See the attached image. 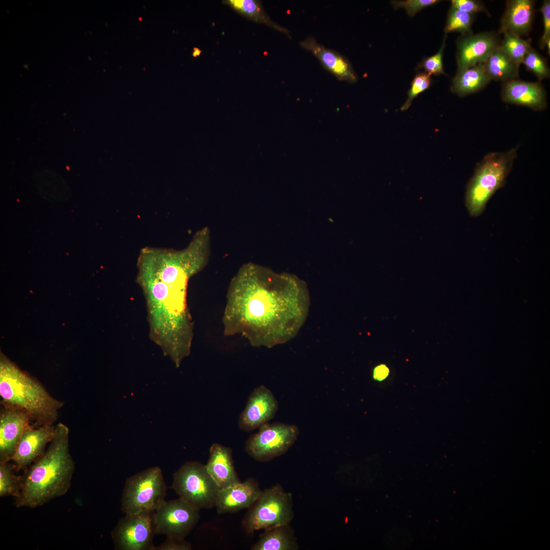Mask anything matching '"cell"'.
<instances>
[{
    "mask_svg": "<svg viewBox=\"0 0 550 550\" xmlns=\"http://www.w3.org/2000/svg\"><path fill=\"white\" fill-rule=\"evenodd\" d=\"M267 274L253 263L243 265L230 284L223 317L225 333L240 334L254 346L275 344L287 319L285 292Z\"/></svg>",
    "mask_w": 550,
    "mask_h": 550,
    "instance_id": "cell-1",
    "label": "cell"
},
{
    "mask_svg": "<svg viewBox=\"0 0 550 550\" xmlns=\"http://www.w3.org/2000/svg\"><path fill=\"white\" fill-rule=\"evenodd\" d=\"M46 451L25 471L15 506L36 508L65 494L75 469L69 449L68 427L59 423Z\"/></svg>",
    "mask_w": 550,
    "mask_h": 550,
    "instance_id": "cell-2",
    "label": "cell"
},
{
    "mask_svg": "<svg viewBox=\"0 0 550 550\" xmlns=\"http://www.w3.org/2000/svg\"><path fill=\"white\" fill-rule=\"evenodd\" d=\"M0 395L4 404L25 411L38 425H52L64 403L1 354Z\"/></svg>",
    "mask_w": 550,
    "mask_h": 550,
    "instance_id": "cell-3",
    "label": "cell"
},
{
    "mask_svg": "<svg viewBox=\"0 0 550 550\" xmlns=\"http://www.w3.org/2000/svg\"><path fill=\"white\" fill-rule=\"evenodd\" d=\"M517 149L518 146L505 152H490L478 162L466 187L465 203L471 216L480 215L489 199L504 186Z\"/></svg>",
    "mask_w": 550,
    "mask_h": 550,
    "instance_id": "cell-4",
    "label": "cell"
},
{
    "mask_svg": "<svg viewBox=\"0 0 550 550\" xmlns=\"http://www.w3.org/2000/svg\"><path fill=\"white\" fill-rule=\"evenodd\" d=\"M167 486L161 470L153 466L128 478L121 499L124 514L155 511L165 501Z\"/></svg>",
    "mask_w": 550,
    "mask_h": 550,
    "instance_id": "cell-5",
    "label": "cell"
},
{
    "mask_svg": "<svg viewBox=\"0 0 550 550\" xmlns=\"http://www.w3.org/2000/svg\"><path fill=\"white\" fill-rule=\"evenodd\" d=\"M248 509L242 526L249 534L260 530L289 525L293 517L292 495L279 484L262 491Z\"/></svg>",
    "mask_w": 550,
    "mask_h": 550,
    "instance_id": "cell-6",
    "label": "cell"
},
{
    "mask_svg": "<svg viewBox=\"0 0 550 550\" xmlns=\"http://www.w3.org/2000/svg\"><path fill=\"white\" fill-rule=\"evenodd\" d=\"M171 488L200 510L215 507L219 490L205 465L194 461L185 462L174 473Z\"/></svg>",
    "mask_w": 550,
    "mask_h": 550,
    "instance_id": "cell-7",
    "label": "cell"
},
{
    "mask_svg": "<svg viewBox=\"0 0 550 550\" xmlns=\"http://www.w3.org/2000/svg\"><path fill=\"white\" fill-rule=\"evenodd\" d=\"M299 434L294 425L267 423L258 428L245 442L248 454L258 461H267L284 454Z\"/></svg>",
    "mask_w": 550,
    "mask_h": 550,
    "instance_id": "cell-8",
    "label": "cell"
},
{
    "mask_svg": "<svg viewBox=\"0 0 550 550\" xmlns=\"http://www.w3.org/2000/svg\"><path fill=\"white\" fill-rule=\"evenodd\" d=\"M154 511L125 514L112 531L116 550H154Z\"/></svg>",
    "mask_w": 550,
    "mask_h": 550,
    "instance_id": "cell-9",
    "label": "cell"
},
{
    "mask_svg": "<svg viewBox=\"0 0 550 550\" xmlns=\"http://www.w3.org/2000/svg\"><path fill=\"white\" fill-rule=\"evenodd\" d=\"M200 510L180 498L166 500L154 511L156 534L185 538L199 521Z\"/></svg>",
    "mask_w": 550,
    "mask_h": 550,
    "instance_id": "cell-10",
    "label": "cell"
},
{
    "mask_svg": "<svg viewBox=\"0 0 550 550\" xmlns=\"http://www.w3.org/2000/svg\"><path fill=\"white\" fill-rule=\"evenodd\" d=\"M500 42L499 35L494 32L461 35L456 42L457 72L484 63Z\"/></svg>",
    "mask_w": 550,
    "mask_h": 550,
    "instance_id": "cell-11",
    "label": "cell"
},
{
    "mask_svg": "<svg viewBox=\"0 0 550 550\" xmlns=\"http://www.w3.org/2000/svg\"><path fill=\"white\" fill-rule=\"evenodd\" d=\"M278 409V403L272 392L265 386H260L249 396L239 417V428L246 432L258 429L274 417Z\"/></svg>",
    "mask_w": 550,
    "mask_h": 550,
    "instance_id": "cell-12",
    "label": "cell"
},
{
    "mask_svg": "<svg viewBox=\"0 0 550 550\" xmlns=\"http://www.w3.org/2000/svg\"><path fill=\"white\" fill-rule=\"evenodd\" d=\"M4 406L0 415V462L10 461L31 419L24 410Z\"/></svg>",
    "mask_w": 550,
    "mask_h": 550,
    "instance_id": "cell-13",
    "label": "cell"
},
{
    "mask_svg": "<svg viewBox=\"0 0 550 550\" xmlns=\"http://www.w3.org/2000/svg\"><path fill=\"white\" fill-rule=\"evenodd\" d=\"M54 431L55 428L50 425H41L37 428L30 426L24 431L10 459L14 462L16 471L26 469L44 453Z\"/></svg>",
    "mask_w": 550,
    "mask_h": 550,
    "instance_id": "cell-14",
    "label": "cell"
},
{
    "mask_svg": "<svg viewBox=\"0 0 550 550\" xmlns=\"http://www.w3.org/2000/svg\"><path fill=\"white\" fill-rule=\"evenodd\" d=\"M501 95L506 103L526 106L535 111H543L547 105L546 91L539 81L517 78L503 82Z\"/></svg>",
    "mask_w": 550,
    "mask_h": 550,
    "instance_id": "cell-15",
    "label": "cell"
},
{
    "mask_svg": "<svg viewBox=\"0 0 550 550\" xmlns=\"http://www.w3.org/2000/svg\"><path fill=\"white\" fill-rule=\"evenodd\" d=\"M262 490L252 478L239 481L218 490L215 508L219 514L236 512L249 508L257 499Z\"/></svg>",
    "mask_w": 550,
    "mask_h": 550,
    "instance_id": "cell-16",
    "label": "cell"
},
{
    "mask_svg": "<svg viewBox=\"0 0 550 550\" xmlns=\"http://www.w3.org/2000/svg\"><path fill=\"white\" fill-rule=\"evenodd\" d=\"M535 3L533 0L507 1L498 34L510 33L520 37L528 36L534 18Z\"/></svg>",
    "mask_w": 550,
    "mask_h": 550,
    "instance_id": "cell-17",
    "label": "cell"
},
{
    "mask_svg": "<svg viewBox=\"0 0 550 550\" xmlns=\"http://www.w3.org/2000/svg\"><path fill=\"white\" fill-rule=\"evenodd\" d=\"M299 44L301 47L312 53L323 67L338 79L350 83L358 80L350 62L339 52L319 44L312 37L307 38Z\"/></svg>",
    "mask_w": 550,
    "mask_h": 550,
    "instance_id": "cell-18",
    "label": "cell"
},
{
    "mask_svg": "<svg viewBox=\"0 0 550 550\" xmlns=\"http://www.w3.org/2000/svg\"><path fill=\"white\" fill-rule=\"evenodd\" d=\"M205 465L219 489L240 481L234 468L232 450L228 447L218 443L211 445Z\"/></svg>",
    "mask_w": 550,
    "mask_h": 550,
    "instance_id": "cell-19",
    "label": "cell"
},
{
    "mask_svg": "<svg viewBox=\"0 0 550 550\" xmlns=\"http://www.w3.org/2000/svg\"><path fill=\"white\" fill-rule=\"evenodd\" d=\"M491 80L484 64H479L457 72L452 79L451 90L459 96L464 97L481 91Z\"/></svg>",
    "mask_w": 550,
    "mask_h": 550,
    "instance_id": "cell-20",
    "label": "cell"
},
{
    "mask_svg": "<svg viewBox=\"0 0 550 550\" xmlns=\"http://www.w3.org/2000/svg\"><path fill=\"white\" fill-rule=\"evenodd\" d=\"M251 550H293L297 544L289 525L264 530Z\"/></svg>",
    "mask_w": 550,
    "mask_h": 550,
    "instance_id": "cell-21",
    "label": "cell"
},
{
    "mask_svg": "<svg viewBox=\"0 0 550 550\" xmlns=\"http://www.w3.org/2000/svg\"><path fill=\"white\" fill-rule=\"evenodd\" d=\"M483 64L486 72L491 80H500L503 82L518 78L519 67L500 48V45Z\"/></svg>",
    "mask_w": 550,
    "mask_h": 550,
    "instance_id": "cell-22",
    "label": "cell"
},
{
    "mask_svg": "<svg viewBox=\"0 0 550 550\" xmlns=\"http://www.w3.org/2000/svg\"><path fill=\"white\" fill-rule=\"evenodd\" d=\"M503 36V39L501 40L500 48L519 67L525 56L532 47V39L525 40L510 33H504Z\"/></svg>",
    "mask_w": 550,
    "mask_h": 550,
    "instance_id": "cell-23",
    "label": "cell"
},
{
    "mask_svg": "<svg viewBox=\"0 0 550 550\" xmlns=\"http://www.w3.org/2000/svg\"><path fill=\"white\" fill-rule=\"evenodd\" d=\"M0 462V497H18L21 488L22 476H17L14 464Z\"/></svg>",
    "mask_w": 550,
    "mask_h": 550,
    "instance_id": "cell-24",
    "label": "cell"
},
{
    "mask_svg": "<svg viewBox=\"0 0 550 550\" xmlns=\"http://www.w3.org/2000/svg\"><path fill=\"white\" fill-rule=\"evenodd\" d=\"M474 18L475 14L465 12L451 6L444 31L446 33L459 32L461 35L472 34V25Z\"/></svg>",
    "mask_w": 550,
    "mask_h": 550,
    "instance_id": "cell-25",
    "label": "cell"
},
{
    "mask_svg": "<svg viewBox=\"0 0 550 550\" xmlns=\"http://www.w3.org/2000/svg\"><path fill=\"white\" fill-rule=\"evenodd\" d=\"M229 3L236 10L253 17L257 20L264 22L273 28L289 35L288 30L274 23L265 14L259 3L251 0H232Z\"/></svg>",
    "mask_w": 550,
    "mask_h": 550,
    "instance_id": "cell-26",
    "label": "cell"
},
{
    "mask_svg": "<svg viewBox=\"0 0 550 550\" xmlns=\"http://www.w3.org/2000/svg\"><path fill=\"white\" fill-rule=\"evenodd\" d=\"M522 64L537 77L538 81L549 77V68L546 60L532 47L525 56Z\"/></svg>",
    "mask_w": 550,
    "mask_h": 550,
    "instance_id": "cell-27",
    "label": "cell"
},
{
    "mask_svg": "<svg viewBox=\"0 0 550 550\" xmlns=\"http://www.w3.org/2000/svg\"><path fill=\"white\" fill-rule=\"evenodd\" d=\"M431 83V78L428 74L421 72L417 74L411 83V87L408 92L407 98L400 109L402 111L407 110L411 105L414 99L420 93L428 89Z\"/></svg>",
    "mask_w": 550,
    "mask_h": 550,
    "instance_id": "cell-28",
    "label": "cell"
},
{
    "mask_svg": "<svg viewBox=\"0 0 550 550\" xmlns=\"http://www.w3.org/2000/svg\"><path fill=\"white\" fill-rule=\"evenodd\" d=\"M447 36L445 35L442 45L435 54L423 60L418 66V68L424 69L425 72L430 76L431 75H439L445 74L443 67V57L444 50L446 46V40Z\"/></svg>",
    "mask_w": 550,
    "mask_h": 550,
    "instance_id": "cell-29",
    "label": "cell"
},
{
    "mask_svg": "<svg viewBox=\"0 0 550 550\" xmlns=\"http://www.w3.org/2000/svg\"><path fill=\"white\" fill-rule=\"evenodd\" d=\"M439 2L440 1L437 0L393 1H391V4L395 9L404 8L409 16L413 17L422 9L434 5Z\"/></svg>",
    "mask_w": 550,
    "mask_h": 550,
    "instance_id": "cell-30",
    "label": "cell"
},
{
    "mask_svg": "<svg viewBox=\"0 0 550 550\" xmlns=\"http://www.w3.org/2000/svg\"><path fill=\"white\" fill-rule=\"evenodd\" d=\"M451 6L465 12L475 14L477 12L488 11L482 2L476 0H452Z\"/></svg>",
    "mask_w": 550,
    "mask_h": 550,
    "instance_id": "cell-31",
    "label": "cell"
},
{
    "mask_svg": "<svg viewBox=\"0 0 550 550\" xmlns=\"http://www.w3.org/2000/svg\"><path fill=\"white\" fill-rule=\"evenodd\" d=\"M193 545L185 538L167 537L161 544L155 546L154 550H191Z\"/></svg>",
    "mask_w": 550,
    "mask_h": 550,
    "instance_id": "cell-32",
    "label": "cell"
},
{
    "mask_svg": "<svg viewBox=\"0 0 550 550\" xmlns=\"http://www.w3.org/2000/svg\"><path fill=\"white\" fill-rule=\"evenodd\" d=\"M539 10L542 14L544 27L543 33L539 40V46L543 49L546 42L550 40V1H544Z\"/></svg>",
    "mask_w": 550,
    "mask_h": 550,
    "instance_id": "cell-33",
    "label": "cell"
},
{
    "mask_svg": "<svg viewBox=\"0 0 550 550\" xmlns=\"http://www.w3.org/2000/svg\"><path fill=\"white\" fill-rule=\"evenodd\" d=\"M389 374V369L383 365L376 366L373 370V377L378 381L385 379Z\"/></svg>",
    "mask_w": 550,
    "mask_h": 550,
    "instance_id": "cell-34",
    "label": "cell"
},
{
    "mask_svg": "<svg viewBox=\"0 0 550 550\" xmlns=\"http://www.w3.org/2000/svg\"><path fill=\"white\" fill-rule=\"evenodd\" d=\"M545 47H546L547 49V53L549 55V52H550V40H548L546 42V43L545 44Z\"/></svg>",
    "mask_w": 550,
    "mask_h": 550,
    "instance_id": "cell-35",
    "label": "cell"
},
{
    "mask_svg": "<svg viewBox=\"0 0 550 550\" xmlns=\"http://www.w3.org/2000/svg\"><path fill=\"white\" fill-rule=\"evenodd\" d=\"M200 52V51L198 49H197V50H195L193 54H194V56H198V55H199Z\"/></svg>",
    "mask_w": 550,
    "mask_h": 550,
    "instance_id": "cell-36",
    "label": "cell"
}]
</instances>
